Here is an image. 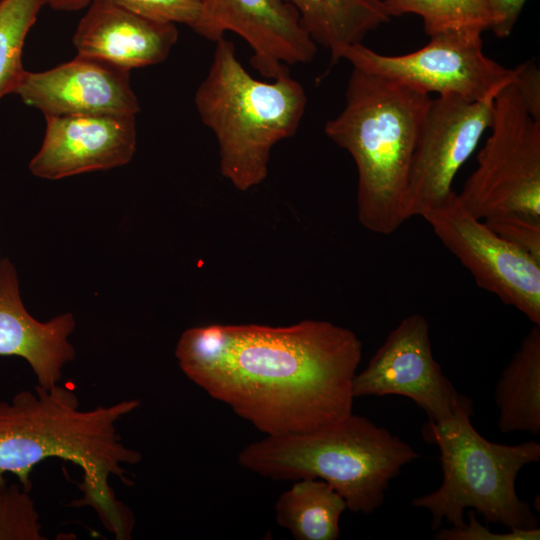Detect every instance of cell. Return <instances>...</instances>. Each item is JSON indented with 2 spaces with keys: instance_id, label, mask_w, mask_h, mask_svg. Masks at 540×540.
<instances>
[{
  "instance_id": "cell-1",
  "label": "cell",
  "mask_w": 540,
  "mask_h": 540,
  "mask_svg": "<svg viewBox=\"0 0 540 540\" xmlns=\"http://www.w3.org/2000/svg\"><path fill=\"white\" fill-rule=\"evenodd\" d=\"M183 373L266 435L315 430L353 413L362 342L325 320L284 327L212 324L185 330Z\"/></svg>"
},
{
  "instance_id": "cell-2",
  "label": "cell",
  "mask_w": 540,
  "mask_h": 540,
  "mask_svg": "<svg viewBox=\"0 0 540 540\" xmlns=\"http://www.w3.org/2000/svg\"><path fill=\"white\" fill-rule=\"evenodd\" d=\"M140 406L138 399L83 410L75 391L56 384L22 390L10 401H0V485L14 474L30 492L33 468L49 458L78 466L83 473L82 497L73 506H89L117 539H130L132 512L119 501L109 483L126 477L125 465L141 461V454L126 446L117 423Z\"/></svg>"
},
{
  "instance_id": "cell-3",
  "label": "cell",
  "mask_w": 540,
  "mask_h": 540,
  "mask_svg": "<svg viewBox=\"0 0 540 540\" xmlns=\"http://www.w3.org/2000/svg\"><path fill=\"white\" fill-rule=\"evenodd\" d=\"M343 110L325 134L353 158L357 169V217L367 230L395 232L410 219L407 186L428 94L353 68Z\"/></svg>"
},
{
  "instance_id": "cell-4",
  "label": "cell",
  "mask_w": 540,
  "mask_h": 540,
  "mask_svg": "<svg viewBox=\"0 0 540 540\" xmlns=\"http://www.w3.org/2000/svg\"><path fill=\"white\" fill-rule=\"evenodd\" d=\"M272 80L250 75L223 37L195 92L197 112L218 143L221 175L239 191L266 179L273 147L295 135L306 109L304 87L289 70Z\"/></svg>"
},
{
  "instance_id": "cell-5",
  "label": "cell",
  "mask_w": 540,
  "mask_h": 540,
  "mask_svg": "<svg viewBox=\"0 0 540 540\" xmlns=\"http://www.w3.org/2000/svg\"><path fill=\"white\" fill-rule=\"evenodd\" d=\"M419 457L411 445L353 413L312 431L271 436L238 455L244 468L273 480L327 482L355 513L371 514L402 467Z\"/></svg>"
},
{
  "instance_id": "cell-6",
  "label": "cell",
  "mask_w": 540,
  "mask_h": 540,
  "mask_svg": "<svg viewBox=\"0 0 540 540\" xmlns=\"http://www.w3.org/2000/svg\"><path fill=\"white\" fill-rule=\"evenodd\" d=\"M472 415L468 399L450 419L428 421L423 426L424 439L439 448L443 480L438 489L415 497L411 505L428 510L433 530L439 529L443 520L452 527H462L467 508L509 530L538 527L529 504L518 497L515 482L524 466L539 462L540 444L491 442L474 428Z\"/></svg>"
},
{
  "instance_id": "cell-7",
  "label": "cell",
  "mask_w": 540,
  "mask_h": 540,
  "mask_svg": "<svg viewBox=\"0 0 540 540\" xmlns=\"http://www.w3.org/2000/svg\"><path fill=\"white\" fill-rule=\"evenodd\" d=\"M489 129L460 201L481 220L505 212L540 218V120L514 83L496 94Z\"/></svg>"
},
{
  "instance_id": "cell-8",
  "label": "cell",
  "mask_w": 540,
  "mask_h": 540,
  "mask_svg": "<svg viewBox=\"0 0 540 540\" xmlns=\"http://www.w3.org/2000/svg\"><path fill=\"white\" fill-rule=\"evenodd\" d=\"M482 32L475 28L442 31L430 36L421 49L393 56L359 43L343 49L340 59L428 95L476 101L495 96L518 73V66L506 68L484 54Z\"/></svg>"
},
{
  "instance_id": "cell-9",
  "label": "cell",
  "mask_w": 540,
  "mask_h": 540,
  "mask_svg": "<svg viewBox=\"0 0 540 540\" xmlns=\"http://www.w3.org/2000/svg\"><path fill=\"white\" fill-rule=\"evenodd\" d=\"M423 219L477 285L540 326V262L472 215L453 191Z\"/></svg>"
},
{
  "instance_id": "cell-10",
  "label": "cell",
  "mask_w": 540,
  "mask_h": 540,
  "mask_svg": "<svg viewBox=\"0 0 540 540\" xmlns=\"http://www.w3.org/2000/svg\"><path fill=\"white\" fill-rule=\"evenodd\" d=\"M495 96L476 101L456 95L430 99L409 169L410 218L422 217L454 191L456 174L490 127Z\"/></svg>"
},
{
  "instance_id": "cell-11",
  "label": "cell",
  "mask_w": 540,
  "mask_h": 540,
  "mask_svg": "<svg viewBox=\"0 0 540 540\" xmlns=\"http://www.w3.org/2000/svg\"><path fill=\"white\" fill-rule=\"evenodd\" d=\"M352 393L354 398L386 395L409 398L433 422L450 419L468 400L457 392L435 360L428 322L416 313L402 319L366 368L355 374Z\"/></svg>"
},
{
  "instance_id": "cell-12",
  "label": "cell",
  "mask_w": 540,
  "mask_h": 540,
  "mask_svg": "<svg viewBox=\"0 0 540 540\" xmlns=\"http://www.w3.org/2000/svg\"><path fill=\"white\" fill-rule=\"evenodd\" d=\"M198 19L191 28L216 42L227 32L238 34L252 50L250 63L260 75L274 79L289 65L309 63L316 43L284 0H199Z\"/></svg>"
},
{
  "instance_id": "cell-13",
  "label": "cell",
  "mask_w": 540,
  "mask_h": 540,
  "mask_svg": "<svg viewBox=\"0 0 540 540\" xmlns=\"http://www.w3.org/2000/svg\"><path fill=\"white\" fill-rule=\"evenodd\" d=\"M14 93L45 117L136 115L140 111L129 69L81 54L43 72L25 70Z\"/></svg>"
},
{
  "instance_id": "cell-14",
  "label": "cell",
  "mask_w": 540,
  "mask_h": 540,
  "mask_svg": "<svg viewBox=\"0 0 540 540\" xmlns=\"http://www.w3.org/2000/svg\"><path fill=\"white\" fill-rule=\"evenodd\" d=\"M42 146L29 163L35 176L61 179L127 164L136 150L135 115L47 116Z\"/></svg>"
},
{
  "instance_id": "cell-15",
  "label": "cell",
  "mask_w": 540,
  "mask_h": 540,
  "mask_svg": "<svg viewBox=\"0 0 540 540\" xmlns=\"http://www.w3.org/2000/svg\"><path fill=\"white\" fill-rule=\"evenodd\" d=\"M73 44L92 56L131 70L166 60L178 40L176 24L150 19L103 0H92Z\"/></svg>"
},
{
  "instance_id": "cell-16",
  "label": "cell",
  "mask_w": 540,
  "mask_h": 540,
  "mask_svg": "<svg viewBox=\"0 0 540 540\" xmlns=\"http://www.w3.org/2000/svg\"><path fill=\"white\" fill-rule=\"evenodd\" d=\"M75 328L71 313L47 322L33 318L25 309L17 273L8 259L0 262V355L26 360L37 385L50 388L59 383L62 369L75 357L68 337Z\"/></svg>"
},
{
  "instance_id": "cell-17",
  "label": "cell",
  "mask_w": 540,
  "mask_h": 540,
  "mask_svg": "<svg viewBox=\"0 0 540 540\" xmlns=\"http://www.w3.org/2000/svg\"><path fill=\"white\" fill-rule=\"evenodd\" d=\"M298 13L309 37L327 48L331 63L340 60L343 49L362 43L364 37L389 22L383 0H284Z\"/></svg>"
},
{
  "instance_id": "cell-18",
  "label": "cell",
  "mask_w": 540,
  "mask_h": 540,
  "mask_svg": "<svg viewBox=\"0 0 540 540\" xmlns=\"http://www.w3.org/2000/svg\"><path fill=\"white\" fill-rule=\"evenodd\" d=\"M502 433L540 434V326L534 325L503 370L495 389Z\"/></svg>"
},
{
  "instance_id": "cell-19",
  "label": "cell",
  "mask_w": 540,
  "mask_h": 540,
  "mask_svg": "<svg viewBox=\"0 0 540 540\" xmlns=\"http://www.w3.org/2000/svg\"><path fill=\"white\" fill-rule=\"evenodd\" d=\"M345 500L325 481L299 479L275 504L276 522L297 540H336Z\"/></svg>"
},
{
  "instance_id": "cell-20",
  "label": "cell",
  "mask_w": 540,
  "mask_h": 540,
  "mask_svg": "<svg viewBox=\"0 0 540 540\" xmlns=\"http://www.w3.org/2000/svg\"><path fill=\"white\" fill-rule=\"evenodd\" d=\"M391 17L412 13L423 20L430 37L442 31L491 28L493 18L486 0H383Z\"/></svg>"
},
{
  "instance_id": "cell-21",
  "label": "cell",
  "mask_w": 540,
  "mask_h": 540,
  "mask_svg": "<svg viewBox=\"0 0 540 540\" xmlns=\"http://www.w3.org/2000/svg\"><path fill=\"white\" fill-rule=\"evenodd\" d=\"M48 0H0V99L14 93L24 72L26 37Z\"/></svg>"
},
{
  "instance_id": "cell-22",
  "label": "cell",
  "mask_w": 540,
  "mask_h": 540,
  "mask_svg": "<svg viewBox=\"0 0 540 540\" xmlns=\"http://www.w3.org/2000/svg\"><path fill=\"white\" fill-rule=\"evenodd\" d=\"M34 501L19 483L0 485V540H44Z\"/></svg>"
},
{
  "instance_id": "cell-23",
  "label": "cell",
  "mask_w": 540,
  "mask_h": 540,
  "mask_svg": "<svg viewBox=\"0 0 540 540\" xmlns=\"http://www.w3.org/2000/svg\"><path fill=\"white\" fill-rule=\"evenodd\" d=\"M483 221L499 236L540 262V218L520 212H505Z\"/></svg>"
},
{
  "instance_id": "cell-24",
  "label": "cell",
  "mask_w": 540,
  "mask_h": 540,
  "mask_svg": "<svg viewBox=\"0 0 540 540\" xmlns=\"http://www.w3.org/2000/svg\"><path fill=\"white\" fill-rule=\"evenodd\" d=\"M135 14L192 28L200 12L199 0H103Z\"/></svg>"
},
{
  "instance_id": "cell-25",
  "label": "cell",
  "mask_w": 540,
  "mask_h": 540,
  "mask_svg": "<svg viewBox=\"0 0 540 540\" xmlns=\"http://www.w3.org/2000/svg\"><path fill=\"white\" fill-rule=\"evenodd\" d=\"M468 523L462 527L437 529L434 539L437 540H538L540 529H512L506 533H493L476 518L474 511L468 512Z\"/></svg>"
},
{
  "instance_id": "cell-26",
  "label": "cell",
  "mask_w": 540,
  "mask_h": 540,
  "mask_svg": "<svg viewBox=\"0 0 540 540\" xmlns=\"http://www.w3.org/2000/svg\"><path fill=\"white\" fill-rule=\"evenodd\" d=\"M527 110L540 120V71L533 62L518 66V73L513 82Z\"/></svg>"
},
{
  "instance_id": "cell-27",
  "label": "cell",
  "mask_w": 540,
  "mask_h": 540,
  "mask_svg": "<svg viewBox=\"0 0 540 540\" xmlns=\"http://www.w3.org/2000/svg\"><path fill=\"white\" fill-rule=\"evenodd\" d=\"M486 2L493 18L490 29L498 38L508 37L521 14L526 0H486Z\"/></svg>"
},
{
  "instance_id": "cell-28",
  "label": "cell",
  "mask_w": 540,
  "mask_h": 540,
  "mask_svg": "<svg viewBox=\"0 0 540 540\" xmlns=\"http://www.w3.org/2000/svg\"><path fill=\"white\" fill-rule=\"evenodd\" d=\"M92 0H48L47 5L56 11L73 12L88 6Z\"/></svg>"
}]
</instances>
